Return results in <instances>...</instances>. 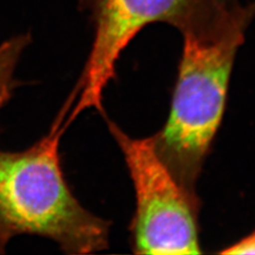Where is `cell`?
Instances as JSON below:
<instances>
[{"mask_svg": "<svg viewBox=\"0 0 255 255\" xmlns=\"http://www.w3.org/2000/svg\"><path fill=\"white\" fill-rule=\"evenodd\" d=\"M220 254H255V230L235 244L219 251Z\"/></svg>", "mask_w": 255, "mask_h": 255, "instance_id": "cell-6", "label": "cell"}, {"mask_svg": "<svg viewBox=\"0 0 255 255\" xmlns=\"http://www.w3.org/2000/svg\"><path fill=\"white\" fill-rule=\"evenodd\" d=\"M255 2L219 25L182 34L169 116L153 135L157 154L186 191L196 186L225 113L231 73Z\"/></svg>", "mask_w": 255, "mask_h": 255, "instance_id": "cell-1", "label": "cell"}, {"mask_svg": "<svg viewBox=\"0 0 255 255\" xmlns=\"http://www.w3.org/2000/svg\"><path fill=\"white\" fill-rule=\"evenodd\" d=\"M71 108L68 99L50 131L21 151L0 150V252L11 238H48L67 254L109 247L111 223L78 201L61 163L60 140Z\"/></svg>", "mask_w": 255, "mask_h": 255, "instance_id": "cell-2", "label": "cell"}, {"mask_svg": "<svg viewBox=\"0 0 255 255\" xmlns=\"http://www.w3.org/2000/svg\"><path fill=\"white\" fill-rule=\"evenodd\" d=\"M121 148L135 190L131 222L134 253L153 255L201 254L199 198L190 195L157 154L152 136L133 138L105 116Z\"/></svg>", "mask_w": 255, "mask_h": 255, "instance_id": "cell-4", "label": "cell"}, {"mask_svg": "<svg viewBox=\"0 0 255 255\" xmlns=\"http://www.w3.org/2000/svg\"><path fill=\"white\" fill-rule=\"evenodd\" d=\"M94 23V41L67 116L70 125L84 111L103 112V93L115 77L117 61L138 32L167 22L181 34L201 31L230 18L242 5L233 0H82Z\"/></svg>", "mask_w": 255, "mask_h": 255, "instance_id": "cell-3", "label": "cell"}, {"mask_svg": "<svg viewBox=\"0 0 255 255\" xmlns=\"http://www.w3.org/2000/svg\"><path fill=\"white\" fill-rule=\"evenodd\" d=\"M29 44L28 34L13 36L0 44V111L11 98L16 84L15 71L23 50Z\"/></svg>", "mask_w": 255, "mask_h": 255, "instance_id": "cell-5", "label": "cell"}, {"mask_svg": "<svg viewBox=\"0 0 255 255\" xmlns=\"http://www.w3.org/2000/svg\"><path fill=\"white\" fill-rule=\"evenodd\" d=\"M234 1H237V0H234Z\"/></svg>", "mask_w": 255, "mask_h": 255, "instance_id": "cell-7", "label": "cell"}]
</instances>
